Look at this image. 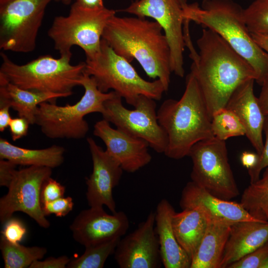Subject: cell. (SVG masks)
Here are the masks:
<instances>
[{
  "label": "cell",
  "instance_id": "1",
  "mask_svg": "<svg viewBox=\"0 0 268 268\" xmlns=\"http://www.w3.org/2000/svg\"><path fill=\"white\" fill-rule=\"evenodd\" d=\"M198 56L191 72L195 77L211 117L225 108L234 90L243 82L257 80L251 65L221 37L210 29L202 30L197 41Z\"/></svg>",
  "mask_w": 268,
  "mask_h": 268
},
{
  "label": "cell",
  "instance_id": "2",
  "mask_svg": "<svg viewBox=\"0 0 268 268\" xmlns=\"http://www.w3.org/2000/svg\"><path fill=\"white\" fill-rule=\"evenodd\" d=\"M102 39L130 63L134 59L150 78H157L166 92L170 83L171 53L162 28L143 17L116 15L106 26Z\"/></svg>",
  "mask_w": 268,
  "mask_h": 268
},
{
  "label": "cell",
  "instance_id": "3",
  "mask_svg": "<svg viewBox=\"0 0 268 268\" xmlns=\"http://www.w3.org/2000/svg\"><path fill=\"white\" fill-rule=\"evenodd\" d=\"M158 122L167 134L164 154L174 159L188 156L200 141L214 137L211 117L198 83L192 73L187 75L184 92L178 100H165L157 111Z\"/></svg>",
  "mask_w": 268,
  "mask_h": 268
},
{
  "label": "cell",
  "instance_id": "4",
  "mask_svg": "<svg viewBox=\"0 0 268 268\" xmlns=\"http://www.w3.org/2000/svg\"><path fill=\"white\" fill-rule=\"evenodd\" d=\"M186 21H194L217 33L255 71L260 85L268 72V54L253 40L245 22L243 8L233 0H202L183 8Z\"/></svg>",
  "mask_w": 268,
  "mask_h": 268
},
{
  "label": "cell",
  "instance_id": "5",
  "mask_svg": "<svg viewBox=\"0 0 268 268\" xmlns=\"http://www.w3.org/2000/svg\"><path fill=\"white\" fill-rule=\"evenodd\" d=\"M72 54L41 56L24 65L12 62L0 53V76L8 82L26 90L52 93L66 97L72 94L73 88L80 85L85 62L70 64Z\"/></svg>",
  "mask_w": 268,
  "mask_h": 268
},
{
  "label": "cell",
  "instance_id": "6",
  "mask_svg": "<svg viewBox=\"0 0 268 268\" xmlns=\"http://www.w3.org/2000/svg\"><path fill=\"white\" fill-rule=\"evenodd\" d=\"M80 85L84 93L73 105H57L55 102H44L39 105L35 124L49 138L81 139L89 131L84 117L90 113H102L104 102L116 94L114 91H100L94 79L83 72Z\"/></svg>",
  "mask_w": 268,
  "mask_h": 268
},
{
  "label": "cell",
  "instance_id": "7",
  "mask_svg": "<svg viewBox=\"0 0 268 268\" xmlns=\"http://www.w3.org/2000/svg\"><path fill=\"white\" fill-rule=\"evenodd\" d=\"M84 72L94 79L100 91L106 93L111 89L134 107L140 95L159 100L166 92L159 79H144L130 62L117 54L102 39L99 53L86 60Z\"/></svg>",
  "mask_w": 268,
  "mask_h": 268
},
{
  "label": "cell",
  "instance_id": "8",
  "mask_svg": "<svg viewBox=\"0 0 268 268\" xmlns=\"http://www.w3.org/2000/svg\"><path fill=\"white\" fill-rule=\"evenodd\" d=\"M115 15V10L106 7L88 9L74 2L67 15L55 17L48 35L60 55L72 54L71 48L77 46L86 60L91 59L100 51L104 30Z\"/></svg>",
  "mask_w": 268,
  "mask_h": 268
},
{
  "label": "cell",
  "instance_id": "9",
  "mask_svg": "<svg viewBox=\"0 0 268 268\" xmlns=\"http://www.w3.org/2000/svg\"><path fill=\"white\" fill-rule=\"evenodd\" d=\"M188 156L193 163L192 181L222 199L230 200L239 195L225 141L214 136L200 141L192 147Z\"/></svg>",
  "mask_w": 268,
  "mask_h": 268
},
{
  "label": "cell",
  "instance_id": "10",
  "mask_svg": "<svg viewBox=\"0 0 268 268\" xmlns=\"http://www.w3.org/2000/svg\"><path fill=\"white\" fill-rule=\"evenodd\" d=\"M52 0H0V49L27 53L35 49L46 9Z\"/></svg>",
  "mask_w": 268,
  "mask_h": 268
},
{
  "label": "cell",
  "instance_id": "11",
  "mask_svg": "<svg viewBox=\"0 0 268 268\" xmlns=\"http://www.w3.org/2000/svg\"><path fill=\"white\" fill-rule=\"evenodd\" d=\"M122 99L116 93L104 102L101 113L103 119L114 125L117 129L144 139L156 152L164 153L168 137L158 122L155 100L140 95L134 109L130 110L123 105Z\"/></svg>",
  "mask_w": 268,
  "mask_h": 268
},
{
  "label": "cell",
  "instance_id": "12",
  "mask_svg": "<svg viewBox=\"0 0 268 268\" xmlns=\"http://www.w3.org/2000/svg\"><path fill=\"white\" fill-rule=\"evenodd\" d=\"M52 169L43 166H28L17 170L8 188L0 199V220L2 224L17 211L22 212L41 227L49 228L50 222L44 215L41 202L44 182L51 176Z\"/></svg>",
  "mask_w": 268,
  "mask_h": 268
},
{
  "label": "cell",
  "instance_id": "13",
  "mask_svg": "<svg viewBox=\"0 0 268 268\" xmlns=\"http://www.w3.org/2000/svg\"><path fill=\"white\" fill-rule=\"evenodd\" d=\"M120 11L137 17L152 18L160 25L170 47L172 72L183 77L185 46L183 27L186 21L180 0H136Z\"/></svg>",
  "mask_w": 268,
  "mask_h": 268
},
{
  "label": "cell",
  "instance_id": "14",
  "mask_svg": "<svg viewBox=\"0 0 268 268\" xmlns=\"http://www.w3.org/2000/svg\"><path fill=\"white\" fill-rule=\"evenodd\" d=\"M155 212L151 211L136 229L120 239L115 259L121 268H156L161 262L154 228Z\"/></svg>",
  "mask_w": 268,
  "mask_h": 268
},
{
  "label": "cell",
  "instance_id": "15",
  "mask_svg": "<svg viewBox=\"0 0 268 268\" xmlns=\"http://www.w3.org/2000/svg\"><path fill=\"white\" fill-rule=\"evenodd\" d=\"M93 168L86 178V197L90 207L105 205L112 213H116V202L113 191L121 178L123 171L120 163L106 150H104L94 139L87 137Z\"/></svg>",
  "mask_w": 268,
  "mask_h": 268
},
{
  "label": "cell",
  "instance_id": "16",
  "mask_svg": "<svg viewBox=\"0 0 268 268\" xmlns=\"http://www.w3.org/2000/svg\"><path fill=\"white\" fill-rule=\"evenodd\" d=\"M130 222L122 211L108 214L103 207H90L81 211L69 226L73 239L85 247L121 237Z\"/></svg>",
  "mask_w": 268,
  "mask_h": 268
},
{
  "label": "cell",
  "instance_id": "17",
  "mask_svg": "<svg viewBox=\"0 0 268 268\" xmlns=\"http://www.w3.org/2000/svg\"><path fill=\"white\" fill-rule=\"evenodd\" d=\"M180 205L182 209L196 208L208 222L221 225L231 226L243 221L263 222L252 216L240 203L215 196L192 181L182 191Z\"/></svg>",
  "mask_w": 268,
  "mask_h": 268
},
{
  "label": "cell",
  "instance_id": "18",
  "mask_svg": "<svg viewBox=\"0 0 268 268\" xmlns=\"http://www.w3.org/2000/svg\"><path fill=\"white\" fill-rule=\"evenodd\" d=\"M93 134L106 146V151L120 164L124 171L135 172L149 164L152 159L147 141L118 129L102 119L94 126Z\"/></svg>",
  "mask_w": 268,
  "mask_h": 268
},
{
  "label": "cell",
  "instance_id": "19",
  "mask_svg": "<svg viewBox=\"0 0 268 268\" xmlns=\"http://www.w3.org/2000/svg\"><path fill=\"white\" fill-rule=\"evenodd\" d=\"M255 81L251 79L239 85L225 107L239 118L245 129V135L259 155L264 147L263 134L266 116L254 94Z\"/></svg>",
  "mask_w": 268,
  "mask_h": 268
},
{
  "label": "cell",
  "instance_id": "20",
  "mask_svg": "<svg viewBox=\"0 0 268 268\" xmlns=\"http://www.w3.org/2000/svg\"><path fill=\"white\" fill-rule=\"evenodd\" d=\"M175 210L166 199L158 203L155 212V231L162 263L165 268H190L191 258L178 242L172 227Z\"/></svg>",
  "mask_w": 268,
  "mask_h": 268
},
{
  "label": "cell",
  "instance_id": "21",
  "mask_svg": "<svg viewBox=\"0 0 268 268\" xmlns=\"http://www.w3.org/2000/svg\"><path fill=\"white\" fill-rule=\"evenodd\" d=\"M268 242V222L243 221L230 226L221 268H225Z\"/></svg>",
  "mask_w": 268,
  "mask_h": 268
},
{
  "label": "cell",
  "instance_id": "22",
  "mask_svg": "<svg viewBox=\"0 0 268 268\" xmlns=\"http://www.w3.org/2000/svg\"><path fill=\"white\" fill-rule=\"evenodd\" d=\"M60 94L30 91L22 89L0 76V107L8 106L17 112L18 117L35 124V116L40 103H54Z\"/></svg>",
  "mask_w": 268,
  "mask_h": 268
},
{
  "label": "cell",
  "instance_id": "23",
  "mask_svg": "<svg viewBox=\"0 0 268 268\" xmlns=\"http://www.w3.org/2000/svg\"><path fill=\"white\" fill-rule=\"evenodd\" d=\"M65 152L64 147L58 145L43 149H28L13 145L3 138H0V159L8 160L17 165L53 169L63 164Z\"/></svg>",
  "mask_w": 268,
  "mask_h": 268
},
{
  "label": "cell",
  "instance_id": "24",
  "mask_svg": "<svg viewBox=\"0 0 268 268\" xmlns=\"http://www.w3.org/2000/svg\"><path fill=\"white\" fill-rule=\"evenodd\" d=\"M230 226L208 222L204 234L191 259L190 268H221Z\"/></svg>",
  "mask_w": 268,
  "mask_h": 268
},
{
  "label": "cell",
  "instance_id": "25",
  "mask_svg": "<svg viewBox=\"0 0 268 268\" xmlns=\"http://www.w3.org/2000/svg\"><path fill=\"white\" fill-rule=\"evenodd\" d=\"M182 210L174 213L172 227L178 242L192 259L204 234L208 221L196 208Z\"/></svg>",
  "mask_w": 268,
  "mask_h": 268
},
{
  "label": "cell",
  "instance_id": "26",
  "mask_svg": "<svg viewBox=\"0 0 268 268\" xmlns=\"http://www.w3.org/2000/svg\"><path fill=\"white\" fill-rule=\"evenodd\" d=\"M240 203L252 216L268 222V167L262 178L244 190Z\"/></svg>",
  "mask_w": 268,
  "mask_h": 268
},
{
  "label": "cell",
  "instance_id": "27",
  "mask_svg": "<svg viewBox=\"0 0 268 268\" xmlns=\"http://www.w3.org/2000/svg\"><path fill=\"white\" fill-rule=\"evenodd\" d=\"M0 249L5 268H29L34 262L43 259L47 252L45 247L12 243L1 236Z\"/></svg>",
  "mask_w": 268,
  "mask_h": 268
},
{
  "label": "cell",
  "instance_id": "28",
  "mask_svg": "<svg viewBox=\"0 0 268 268\" xmlns=\"http://www.w3.org/2000/svg\"><path fill=\"white\" fill-rule=\"evenodd\" d=\"M121 237L85 247L80 256L70 259L68 268H102L109 256L114 253Z\"/></svg>",
  "mask_w": 268,
  "mask_h": 268
},
{
  "label": "cell",
  "instance_id": "29",
  "mask_svg": "<svg viewBox=\"0 0 268 268\" xmlns=\"http://www.w3.org/2000/svg\"><path fill=\"white\" fill-rule=\"evenodd\" d=\"M211 127L214 136L222 140L246 134L245 129L239 118L226 107L213 114Z\"/></svg>",
  "mask_w": 268,
  "mask_h": 268
},
{
  "label": "cell",
  "instance_id": "30",
  "mask_svg": "<svg viewBox=\"0 0 268 268\" xmlns=\"http://www.w3.org/2000/svg\"><path fill=\"white\" fill-rule=\"evenodd\" d=\"M243 15L250 33L268 34V0H254Z\"/></svg>",
  "mask_w": 268,
  "mask_h": 268
},
{
  "label": "cell",
  "instance_id": "31",
  "mask_svg": "<svg viewBox=\"0 0 268 268\" xmlns=\"http://www.w3.org/2000/svg\"><path fill=\"white\" fill-rule=\"evenodd\" d=\"M268 258V242L256 250L229 265L228 268H262Z\"/></svg>",
  "mask_w": 268,
  "mask_h": 268
},
{
  "label": "cell",
  "instance_id": "32",
  "mask_svg": "<svg viewBox=\"0 0 268 268\" xmlns=\"http://www.w3.org/2000/svg\"><path fill=\"white\" fill-rule=\"evenodd\" d=\"M3 224L1 236L10 243H20L27 233V229L23 222L11 217Z\"/></svg>",
  "mask_w": 268,
  "mask_h": 268
},
{
  "label": "cell",
  "instance_id": "33",
  "mask_svg": "<svg viewBox=\"0 0 268 268\" xmlns=\"http://www.w3.org/2000/svg\"><path fill=\"white\" fill-rule=\"evenodd\" d=\"M73 206L72 198L67 197L46 202L42 205V207L46 216L54 214L57 217H61L66 216L72 211Z\"/></svg>",
  "mask_w": 268,
  "mask_h": 268
},
{
  "label": "cell",
  "instance_id": "34",
  "mask_svg": "<svg viewBox=\"0 0 268 268\" xmlns=\"http://www.w3.org/2000/svg\"><path fill=\"white\" fill-rule=\"evenodd\" d=\"M66 187L56 180L48 178L44 182L41 191L42 205L48 202L64 197Z\"/></svg>",
  "mask_w": 268,
  "mask_h": 268
},
{
  "label": "cell",
  "instance_id": "35",
  "mask_svg": "<svg viewBox=\"0 0 268 268\" xmlns=\"http://www.w3.org/2000/svg\"><path fill=\"white\" fill-rule=\"evenodd\" d=\"M264 133L266 139L262 151L259 155L258 163L254 168L248 170L250 183L258 180L262 171L268 167V115L265 117Z\"/></svg>",
  "mask_w": 268,
  "mask_h": 268
},
{
  "label": "cell",
  "instance_id": "36",
  "mask_svg": "<svg viewBox=\"0 0 268 268\" xmlns=\"http://www.w3.org/2000/svg\"><path fill=\"white\" fill-rule=\"evenodd\" d=\"M29 125L28 121L24 118H12L8 127L12 140L16 141L26 136Z\"/></svg>",
  "mask_w": 268,
  "mask_h": 268
},
{
  "label": "cell",
  "instance_id": "37",
  "mask_svg": "<svg viewBox=\"0 0 268 268\" xmlns=\"http://www.w3.org/2000/svg\"><path fill=\"white\" fill-rule=\"evenodd\" d=\"M70 261V259L67 256L49 257L43 261H35L29 268H65Z\"/></svg>",
  "mask_w": 268,
  "mask_h": 268
},
{
  "label": "cell",
  "instance_id": "38",
  "mask_svg": "<svg viewBox=\"0 0 268 268\" xmlns=\"http://www.w3.org/2000/svg\"><path fill=\"white\" fill-rule=\"evenodd\" d=\"M17 165L6 159L0 160V186L8 188L16 171Z\"/></svg>",
  "mask_w": 268,
  "mask_h": 268
},
{
  "label": "cell",
  "instance_id": "39",
  "mask_svg": "<svg viewBox=\"0 0 268 268\" xmlns=\"http://www.w3.org/2000/svg\"><path fill=\"white\" fill-rule=\"evenodd\" d=\"M260 85L261 91L258 97L260 105L265 116L268 115V72L264 76Z\"/></svg>",
  "mask_w": 268,
  "mask_h": 268
},
{
  "label": "cell",
  "instance_id": "40",
  "mask_svg": "<svg viewBox=\"0 0 268 268\" xmlns=\"http://www.w3.org/2000/svg\"><path fill=\"white\" fill-rule=\"evenodd\" d=\"M259 154L249 151H244L241 155L240 160L243 166L248 170L254 168L258 163Z\"/></svg>",
  "mask_w": 268,
  "mask_h": 268
},
{
  "label": "cell",
  "instance_id": "41",
  "mask_svg": "<svg viewBox=\"0 0 268 268\" xmlns=\"http://www.w3.org/2000/svg\"><path fill=\"white\" fill-rule=\"evenodd\" d=\"M8 106L0 107V132H3L9 127L10 122L12 119L9 113Z\"/></svg>",
  "mask_w": 268,
  "mask_h": 268
},
{
  "label": "cell",
  "instance_id": "42",
  "mask_svg": "<svg viewBox=\"0 0 268 268\" xmlns=\"http://www.w3.org/2000/svg\"><path fill=\"white\" fill-rule=\"evenodd\" d=\"M78 5L88 9H97L104 6L103 0H75Z\"/></svg>",
  "mask_w": 268,
  "mask_h": 268
},
{
  "label": "cell",
  "instance_id": "43",
  "mask_svg": "<svg viewBox=\"0 0 268 268\" xmlns=\"http://www.w3.org/2000/svg\"><path fill=\"white\" fill-rule=\"evenodd\" d=\"M254 41L268 54V34L251 33Z\"/></svg>",
  "mask_w": 268,
  "mask_h": 268
},
{
  "label": "cell",
  "instance_id": "44",
  "mask_svg": "<svg viewBox=\"0 0 268 268\" xmlns=\"http://www.w3.org/2000/svg\"><path fill=\"white\" fill-rule=\"evenodd\" d=\"M58 1H60V2H61L62 3H63L64 4H69L70 1H71V0H56Z\"/></svg>",
  "mask_w": 268,
  "mask_h": 268
},
{
  "label": "cell",
  "instance_id": "45",
  "mask_svg": "<svg viewBox=\"0 0 268 268\" xmlns=\"http://www.w3.org/2000/svg\"><path fill=\"white\" fill-rule=\"evenodd\" d=\"M180 1L182 5L183 8L188 4L187 0H180Z\"/></svg>",
  "mask_w": 268,
  "mask_h": 268
}]
</instances>
